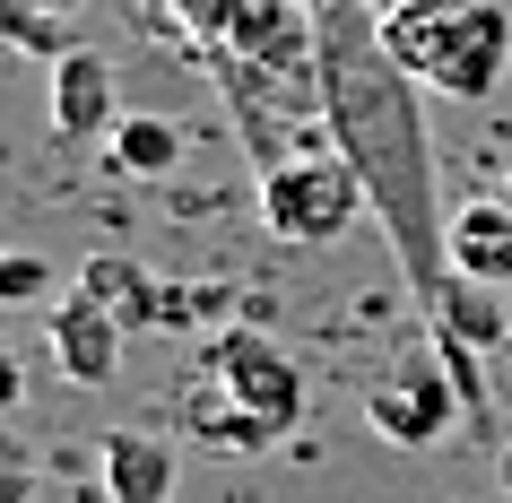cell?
Here are the masks:
<instances>
[{
  "label": "cell",
  "instance_id": "obj_1",
  "mask_svg": "<svg viewBox=\"0 0 512 503\" xmlns=\"http://www.w3.org/2000/svg\"><path fill=\"white\" fill-rule=\"evenodd\" d=\"M313 35H322V113H330V148L356 165L365 183V209L382 217V235L400 252L417 304L443 295L452 261H443V200H434V139H426V87L408 79L391 44H382V18H365L356 0H322L313 9Z\"/></svg>",
  "mask_w": 512,
  "mask_h": 503
},
{
  "label": "cell",
  "instance_id": "obj_2",
  "mask_svg": "<svg viewBox=\"0 0 512 503\" xmlns=\"http://www.w3.org/2000/svg\"><path fill=\"white\" fill-rule=\"evenodd\" d=\"M382 44L426 96L486 105L512 70V9L504 0H400L382 18Z\"/></svg>",
  "mask_w": 512,
  "mask_h": 503
},
{
  "label": "cell",
  "instance_id": "obj_3",
  "mask_svg": "<svg viewBox=\"0 0 512 503\" xmlns=\"http://www.w3.org/2000/svg\"><path fill=\"white\" fill-rule=\"evenodd\" d=\"M200 373H209L217 391L235 399V417H252L261 434H270V451L287 443V434L304 425V408H313V382H304V365L270 339V330H252V321H226V330L200 347Z\"/></svg>",
  "mask_w": 512,
  "mask_h": 503
},
{
  "label": "cell",
  "instance_id": "obj_4",
  "mask_svg": "<svg viewBox=\"0 0 512 503\" xmlns=\"http://www.w3.org/2000/svg\"><path fill=\"white\" fill-rule=\"evenodd\" d=\"M365 217V183H356V165L339 157V148H322V157H287L261 174V226H270L278 243H304V252H322V243H339Z\"/></svg>",
  "mask_w": 512,
  "mask_h": 503
},
{
  "label": "cell",
  "instance_id": "obj_5",
  "mask_svg": "<svg viewBox=\"0 0 512 503\" xmlns=\"http://www.w3.org/2000/svg\"><path fill=\"white\" fill-rule=\"evenodd\" d=\"M452 417H460V391H452V373H443V356H417V365H400L391 382L365 391V425L391 451H434L452 434Z\"/></svg>",
  "mask_w": 512,
  "mask_h": 503
},
{
  "label": "cell",
  "instance_id": "obj_6",
  "mask_svg": "<svg viewBox=\"0 0 512 503\" xmlns=\"http://www.w3.org/2000/svg\"><path fill=\"white\" fill-rule=\"evenodd\" d=\"M44 347H53L61 382H79V391H105L113 365H122V321H113L96 295H61L53 313H44Z\"/></svg>",
  "mask_w": 512,
  "mask_h": 503
},
{
  "label": "cell",
  "instance_id": "obj_7",
  "mask_svg": "<svg viewBox=\"0 0 512 503\" xmlns=\"http://www.w3.org/2000/svg\"><path fill=\"white\" fill-rule=\"evenodd\" d=\"M96 477H105L113 503H174V486H183V451L122 425V434L96 443Z\"/></svg>",
  "mask_w": 512,
  "mask_h": 503
},
{
  "label": "cell",
  "instance_id": "obj_8",
  "mask_svg": "<svg viewBox=\"0 0 512 503\" xmlns=\"http://www.w3.org/2000/svg\"><path fill=\"white\" fill-rule=\"evenodd\" d=\"M443 261H452V278L512 287V209L504 200H460L452 226H443Z\"/></svg>",
  "mask_w": 512,
  "mask_h": 503
},
{
  "label": "cell",
  "instance_id": "obj_9",
  "mask_svg": "<svg viewBox=\"0 0 512 503\" xmlns=\"http://www.w3.org/2000/svg\"><path fill=\"white\" fill-rule=\"evenodd\" d=\"M122 113H113V70L105 53H87V44H70V53L53 61V131L61 139H105Z\"/></svg>",
  "mask_w": 512,
  "mask_h": 503
},
{
  "label": "cell",
  "instance_id": "obj_10",
  "mask_svg": "<svg viewBox=\"0 0 512 503\" xmlns=\"http://www.w3.org/2000/svg\"><path fill=\"white\" fill-rule=\"evenodd\" d=\"M105 157H113L122 183H165V174L183 165V131H174L165 113H122L105 131Z\"/></svg>",
  "mask_w": 512,
  "mask_h": 503
},
{
  "label": "cell",
  "instance_id": "obj_11",
  "mask_svg": "<svg viewBox=\"0 0 512 503\" xmlns=\"http://www.w3.org/2000/svg\"><path fill=\"white\" fill-rule=\"evenodd\" d=\"M79 295H96V304H105V313L122 321V330H131V321H183V313H174V295H165V287H148V278H139L131 261H87Z\"/></svg>",
  "mask_w": 512,
  "mask_h": 503
},
{
  "label": "cell",
  "instance_id": "obj_12",
  "mask_svg": "<svg viewBox=\"0 0 512 503\" xmlns=\"http://www.w3.org/2000/svg\"><path fill=\"white\" fill-rule=\"evenodd\" d=\"M183 434H191V443H217V451H270V434H261L252 417H235V399L217 391L209 373L183 382Z\"/></svg>",
  "mask_w": 512,
  "mask_h": 503
},
{
  "label": "cell",
  "instance_id": "obj_13",
  "mask_svg": "<svg viewBox=\"0 0 512 503\" xmlns=\"http://www.w3.org/2000/svg\"><path fill=\"white\" fill-rule=\"evenodd\" d=\"M0 44H18V53H35V61H61L70 53V18L35 9V0H0Z\"/></svg>",
  "mask_w": 512,
  "mask_h": 503
},
{
  "label": "cell",
  "instance_id": "obj_14",
  "mask_svg": "<svg viewBox=\"0 0 512 503\" xmlns=\"http://www.w3.org/2000/svg\"><path fill=\"white\" fill-rule=\"evenodd\" d=\"M35 295H53V269L35 252H0V304H35Z\"/></svg>",
  "mask_w": 512,
  "mask_h": 503
},
{
  "label": "cell",
  "instance_id": "obj_15",
  "mask_svg": "<svg viewBox=\"0 0 512 503\" xmlns=\"http://www.w3.org/2000/svg\"><path fill=\"white\" fill-rule=\"evenodd\" d=\"M35 495V469H27V451L18 443H0V503H27Z\"/></svg>",
  "mask_w": 512,
  "mask_h": 503
},
{
  "label": "cell",
  "instance_id": "obj_16",
  "mask_svg": "<svg viewBox=\"0 0 512 503\" xmlns=\"http://www.w3.org/2000/svg\"><path fill=\"white\" fill-rule=\"evenodd\" d=\"M18 399H27V365H18V356H9V347H0V417H9V408H18Z\"/></svg>",
  "mask_w": 512,
  "mask_h": 503
},
{
  "label": "cell",
  "instance_id": "obj_17",
  "mask_svg": "<svg viewBox=\"0 0 512 503\" xmlns=\"http://www.w3.org/2000/svg\"><path fill=\"white\" fill-rule=\"evenodd\" d=\"M495 469H504V495H512V443H495Z\"/></svg>",
  "mask_w": 512,
  "mask_h": 503
},
{
  "label": "cell",
  "instance_id": "obj_18",
  "mask_svg": "<svg viewBox=\"0 0 512 503\" xmlns=\"http://www.w3.org/2000/svg\"><path fill=\"white\" fill-rule=\"evenodd\" d=\"M356 9H365V18H391V9H400V0H356Z\"/></svg>",
  "mask_w": 512,
  "mask_h": 503
},
{
  "label": "cell",
  "instance_id": "obj_19",
  "mask_svg": "<svg viewBox=\"0 0 512 503\" xmlns=\"http://www.w3.org/2000/svg\"><path fill=\"white\" fill-rule=\"evenodd\" d=\"M35 9H53V18H70V9H79V0H35Z\"/></svg>",
  "mask_w": 512,
  "mask_h": 503
},
{
  "label": "cell",
  "instance_id": "obj_20",
  "mask_svg": "<svg viewBox=\"0 0 512 503\" xmlns=\"http://www.w3.org/2000/svg\"><path fill=\"white\" fill-rule=\"evenodd\" d=\"M495 200H504V209H512V165H504V191H495Z\"/></svg>",
  "mask_w": 512,
  "mask_h": 503
},
{
  "label": "cell",
  "instance_id": "obj_21",
  "mask_svg": "<svg viewBox=\"0 0 512 503\" xmlns=\"http://www.w3.org/2000/svg\"><path fill=\"white\" fill-rule=\"evenodd\" d=\"M304 9H322V0H304Z\"/></svg>",
  "mask_w": 512,
  "mask_h": 503
}]
</instances>
